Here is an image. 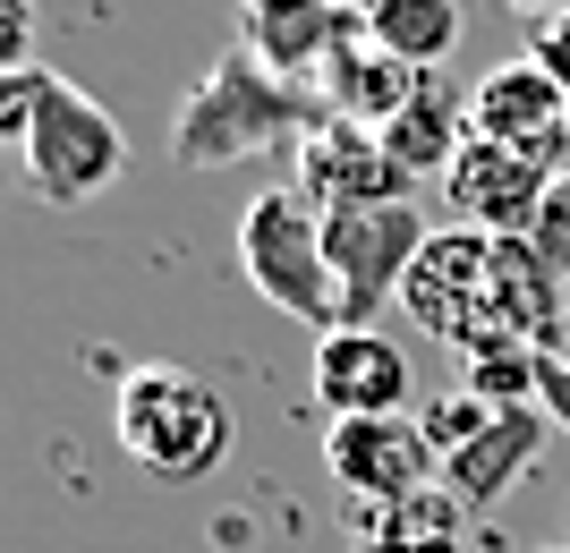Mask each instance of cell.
Returning <instances> with one entry per match:
<instances>
[{"label": "cell", "mask_w": 570, "mask_h": 553, "mask_svg": "<svg viewBox=\"0 0 570 553\" xmlns=\"http://www.w3.org/2000/svg\"><path fill=\"white\" fill-rule=\"evenodd\" d=\"M315 120H324V102L307 95V77L264 69L256 51L238 43L188 86L179 120H170V162L179 170H222V162H247V154H282V145L298 154Z\"/></svg>", "instance_id": "1"}, {"label": "cell", "mask_w": 570, "mask_h": 553, "mask_svg": "<svg viewBox=\"0 0 570 553\" xmlns=\"http://www.w3.org/2000/svg\"><path fill=\"white\" fill-rule=\"evenodd\" d=\"M111 434L154 485H205L238 443V417L188 366H128L111 392Z\"/></svg>", "instance_id": "2"}, {"label": "cell", "mask_w": 570, "mask_h": 553, "mask_svg": "<svg viewBox=\"0 0 570 553\" xmlns=\"http://www.w3.org/2000/svg\"><path fill=\"white\" fill-rule=\"evenodd\" d=\"M238 273L256 282L264 307L298 315V324H341V289H333V256H324V214L298 188H264L238 214Z\"/></svg>", "instance_id": "3"}, {"label": "cell", "mask_w": 570, "mask_h": 553, "mask_svg": "<svg viewBox=\"0 0 570 553\" xmlns=\"http://www.w3.org/2000/svg\"><path fill=\"white\" fill-rule=\"evenodd\" d=\"M26 188L43 205H95L128 170V128L111 120V102H95L77 77L43 69V102H35V128H26Z\"/></svg>", "instance_id": "4"}, {"label": "cell", "mask_w": 570, "mask_h": 553, "mask_svg": "<svg viewBox=\"0 0 570 553\" xmlns=\"http://www.w3.org/2000/svg\"><path fill=\"white\" fill-rule=\"evenodd\" d=\"M401 307L409 324L460 358L476 349H494L502 324H494V230H469V221H443L426 247H417V265L401 282Z\"/></svg>", "instance_id": "5"}, {"label": "cell", "mask_w": 570, "mask_h": 553, "mask_svg": "<svg viewBox=\"0 0 570 553\" xmlns=\"http://www.w3.org/2000/svg\"><path fill=\"white\" fill-rule=\"evenodd\" d=\"M434 239V221L417 196L401 205H350V214H324V256H333V289H341V324H375L392 298H401L417 247Z\"/></svg>", "instance_id": "6"}, {"label": "cell", "mask_w": 570, "mask_h": 553, "mask_svg": "<svg viewBox=\"0 0 570 553\" xmlns=\"http://www.w3.org/2000/svg\"><path fill=\"white\" fill-rule=\"evenodd\" d=\"M570 170V137L553 145H494V137H469V154L452 162L443 179V205H452L469 230H494V239H528V221L546 205V188Z\"/></svg>", "instance_id": "7"}, {"label": "cell", "mask_w": 570, "mask_h": 553, "mask_svg": "<svg viewBox=\"0 0 570 553\" xmlns=\"http://www.w3.org/2000/svg\"><path fill=\"white\" fill-rule=\"evenodd\" d=\"M324 468L350 503H392V494H426L443 485V452L426 443L417 409H392V417H333L324 434Z\"/></svg>", "instance_id": "8"}, {"label": "cell", "mask_w": 570, "mask_h": 553, "mask_svg": "<svg viewBox=\"0 0 570 553\" xmlns=\"http://www.w3.org/2000/svg\"><path fill=\"white\" fill-rule=\"evenodd\" d=\"M289 188L307 196L315 214H350V205H401V196H417L401 179V162L383 154L375 128H357V120H324L307 128V145L289 154Z\"/></svg>", "instance_id": "9"}, {"label": "cell", "mask_w": 570, "mask_h": 553, "mask_svg": "<svg viewBox=\"0 0 570 553\" xmlns=\"http://www.w3.org/2000/svg\"><path fill=\"white\" fill-rule=\"evenodd\" d=\"M315 392H324V409L333 417H392L409 409V349L392 333H357V324H333V333H315Z\"/></svg>", "instance_id": "10"}, {"label": "cell", "mask_w": 570, "mask_h": 553, "mask_svg": "<svg viewBox=\"0 0 570 553\" xmlns=\"http://www.w3.org/2000/svg\"><path fill=\"white\" fill-rule=\"evenodd\" d=\"M546 426H553L546 409H494V426L443 460V494H452L460 511L511 503V494H520V477L537 468V452H546Z\"/></svg>", "instance_id": "11"}, {"label": "cell", "mask_w": 570, "mask_h": 553, "mask_svg": "<svg viewBox=\"0 0 570 553\" xmlns=\"http://www.w3.org/2000/svg\"><path fill=\"white\" fill-rule=\"evenodd\" d=\"M375 137H383V154L401 162L409 188H426V179L443 188L452 162L469 154V95H460L443 69H426V77H417V95H409V111H401V120H383Z\"/></svg>", "instance_id": "12"}, {"label": "cell", "mask_w": 570, "mask_h": 553, "mask_svg": "<svg viewBox=\"0 0 570 553\" xmlns=\"http://www.w3.org/2000/svg\"><path fill=\"white\" fill-rule=\"evenodd\" d=\"M570 120V95L553 86L537 60H502L494 77L469 86V137H494V145H553Z\"/></svg>", "instance_id": "13"}, {"label": "cell", "mask_w": 570, "mask_h": 553, "mask_svg": "<svg viewBox=\"0 0 570 553\" xmlns=\"http://www.w3.org/2000/svg\"><path fill=\"white\" fill-rule=\"evenodd\" d=\"M409 95H417V69H409V60H392V51H375V43H366V26H357L350 43L315 69V102H324L333 120H357V128L401 120Z\"/></svg>", "instance_id": "14"}, {"label": "cell", "mask_w": 570, "mask_h": 553, "mask_svg": "<svg viewBox=\"0 0 570 553\" xmlns=\"http://www.w3.org/2000/svg\"><path fill=\"white\" fill-rule=\"evenodd\" d=\"M494 324L502 340H528V349H553L562 358V273L537 256L528 239H494Z\"/></svg>", "instance_id": "15"}, {"label": "cell", "mask_w": 570, "mask_h": 553, "mask_svg": "<svg viewBox=\"0 0 570 553\" xmlns=\"http://www.w3.org/2000/svg\"><path fill=\"white\" fill-rule=\"evenodd\" d=\"M350 545L357 553H460L469 545V511L443 485L392 494V503H350Z\"/></svg>", "instance_id": "16"}, {"label": "cell", "mask_w": 570, "mask_h": 553, "mask_svg": "<svg viewBox=\"0 0 570 553\" xmlns=\"http://www.w3.org/2000/svg\"><path fill=\"white\" fill-rule=\"evenodd\" d=\"M357 26H366L375 51H392V60H409V69L426 77L460 51V26L469 18H460V0H366Z\"/></svg>", "instance_id": "17"}, {"label": "cell", "mask_w": 570, "mask_h": 553, "mask_svg": "<svg viewBox=\"0 0 570 553\" xmlns=\"http://www.w3.org/2000/svg\"><path fill=\"white\" fill-rule=\"evenodd\" d=\"M537 375H546V349H528V340H494L460 358V392H476L485 409H537Z\"/></svg>", "instance_id": "18"}, {"label": "cell", "mask_w": 570, "mask_h": 553, "mask_svg": "<svg viewBox=\"0 0 570 553\" xmlns=\"http://www.w3.org/2000/svg\"><path fill=\"white\" fill-rule=\"evenodd\" d=\"M417 426H426V443H434V452L452 460L460 443H476V434L494 426V409H485L476 392H443V401H426V409H417Z\"/></svg>", "instance_id": "19"}, {"label": "cell", "mask_w": 570, "mask_h": 553, "mask_svg": "<svg viewBox=\"0 0 570 553\" xmlns=\"http://www.w3.org/2000/svg\"><path fill=\"white\" fill-rule=\"evenodd\" d=\"M35 102H43V60L35 69H0V154H26Z\"/></svg>", "instance_id": "20"}, {"label": "cell", "mask_w": 570, "mask_h": 553, "mask_svg": "<svg viewBox=\"0 0 570 553\" xmlns=\"http://www.w3.org/2000/svg\"><path fill=\"white\" fill-rule=\"evenodd\" d=\"M528 247H537V256L570 282V170L546 188V205H537V221H528Z\"/></svg>", "instance_id": "21"}, {"label": "cell", "mask_w": 570, "mask_h": 553, "mask_svg": "<svg viewBox=\"0 0 570 553\" xmlns=\"http://www.w3.org/2000/svg\"><path fill=\"white\" fill-rule=\"evenodd\" d=\"M35 34H43V9L35 0H0V69H35Z\"/></svg>", "instance_id": "22"}, {"label": "cell", "mask_w": 570, "mask_h": 553, "mask_svg": "<svg viewBox=\"0 0 570 553\" xmlns=\"http://www.w3.org/2000/svg\"><path fill=\"white\" fill-rule=\"evenodd\" d=\"M537 409L553 426H570V358H553V349H546V375H537Z\"/></svg>", "instance_id": "23"}, {"label": "cell", "mask_w": 570, "mask_h": 553, "mask_svg": "<svg viewBox=\"0 0 570 553\" xmlns=\"http://www.w3.org/2000/svg\"><path fill=\"white\" fill-rule=\"evenodd\" d=\"M511 9H520L528 26H546V18H570V0H511Z\"/></svg>", "instance_id": "24"}, {"label": "cell", "mask_w": 570, "mask_h": 553, "mask_svg": "<svg viewBox=\"0 0 570 553\" xmlns=\"http://www.w3.org/2000/svg\"><path fill=\"white\" fill-rule=\"evenodd\" d=\"M282 9H298V0H238V18H282Z\"/></svg>", "instance_id": "25"}, {"label": "cell", "mask_w": 570, "mask_h": 553, "mask_svg": "<svg viewBox=\"0 0 570 553\" xmlns=\"http://www.w3.org/2000/svg\"><path fill=\"white\" fill-rule=\"evenodd\" d=\"M341 9H350V0H341ZM357 9H366V0H357Z\"/></svg>", "instance_id": "26"}, {"label": "cell", "mask_w": 570, "mask_h": 553, "mask_svg": "<svg viewBox=\"0 0 570 553\" xmlns=\"http://www.w3.org/2000/svg\"><path fill=\"white\" fill-rule=\"evenodd\" d=\"M562 137H570V120H562Z\"/></svg>", "instance_id": "27"}]
</instances>
